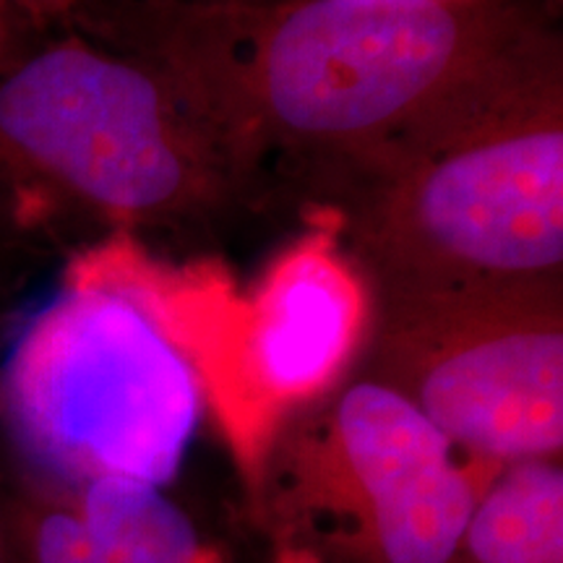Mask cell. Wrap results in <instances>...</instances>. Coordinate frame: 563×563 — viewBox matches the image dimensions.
Instances as JSON below:
<instances>
[{"label":"cell","instance_id":"cell-1","mask_svg":"<svg viewBox=\"0 0 563 563\" xmlns=\"http://www.w3.org/2000/svg\"><path fill=\"white\" fill-rule=\"evenodd\" d=\"M68 26L162 76L298 214L563 66L561 0H84Z\"/></svg>","mask_w":563,"mask_h":563},{"label":"cell","instance_id":"cell-2","mask_svg":"<svg viewBox=\"0 0 563 563\" xmlns=\"http://www.w3.org/2000/svg\"><path fill=\"white\" fill-rule=\"evenodd\" d=\"M60 32L0 70V191L16 222L70 217L89 224V243H217L279 207L162 76L70 26Z\"/></svg>","mask_w":563,"mask_h":563},{"label":"cell","instance_id":"cell-3","mask_svg":"<svg viewBox=\"0 0 563 563\" xmlns=\"http://www.w3.org/2000/svg\"><path fill=\"white\" fill-rule=\"evenodd\" d=\"M300 222L245 285L220 258L170 262L129 235L84 243L191 363L243 493L279 433L355 376L368 340L371 287L340 217L311 207Z\"/></svg>","mask_w":563,"mask_h":563},{"label":"cell","instance_id":"cell-4","mask_svg":"<svg viewBox=\"0 0 563 563\" xmlns=\"http://www.w3.org/2000/svg\"><path fill=\"white\" fill-rule=\"evenodd\" d=\"M323 209L371 292L563 282V70L467 112Z\"/></svg>","mask_w":563,"mask_h":563},{"label":"cell","instance_id":"cell-5","mask_svg":"<svg viewBox=\"0 0 563 563\" xmlns=\"http://www.w3.org/2000/svg\"><path fill=\"white\" fill-rule=\"evenodd\" d=\"M201 418L191 363L79 245L0 361V443L11 467L66 488H167Z\"/></svg>","mask_w":563,"mask_h":563},{"label":"cell","instance_id":"cell-6","mask_svg":"<svg viewBox=\"0 0 563 563\" xmlns=\"http://www.w3.org/2000/svg\"><path fill=\"white\" fill-rule=\"evenodd\" d=\"M496 473L355 373L279 433L245 506L266 551L306 563H452Z\"/></svg>","mask_w":563,"mask_h":563},{"label":"cell","instance_id":"cell-7","mask_svg":"<svg viewBox=\"0 0 563 563\" xmlns=\"http://www.w3.org/2000/svg\"><path fill=\"white\" fill-rule=\"evenodd\" d=\"M357 371L490 470L563 454V282L371 292Z\"/></svg>","mask_w":563,"mask_h":563},{"label":"cell","instance_id":"cell-8","mask_svg":"<svg viewBox=\"0 0 563 563\" xmlns=\"http://www.w3.org/2000/svg\"><path fill=\"white\" fill-rule=\"evenodd\" d=\"M452 563H563V464L514 462L477 498Z\"/></svg>","mask_w":563,"mask_h":563},{"label":"cell","instance_id":"cell-9","mask_svg":"<svg viewBox=\"0 0 563 563\" xmlns=\"http://www.w3.org/2000/svg\"><path fill=\"white\" fill-rule=\"evenodd\" d=\"M70 490L102 563H230L167 488L102 481Z\"/></svg>","mask_w":563,"mask_h":563},{"label":"cell","instance_id":"cell-10","mask_svg":"<svg viewBox=\"0 0 563 563\" xmlns=\"http://www.w3.org/2000/svg\"><path fill=\"white\" fill-rule=\"evenodd\" d=\"M84 0H0V9L16 21L30 37H45L66 30Z\"/></svg>","mask_w":563,"mask_h":563},{"label":"cell","instance_id":"cell-11","mask_svg":"<svg viewBox=\"0 0 563 563\" xmlns=\"http://www.w3.org/2000/svg\"><path fill=\"white\" fill-rule=\"evenodd\" d=\"M0 563H24L16 530V477L0 443Z\"/></svg>","mask_w":563,"mask_h":563},{"label":"cell","instance_id":"cell-12","mask_svg":"<svg viewBox=\"0 0 563 563\" xmlns=\"http://www.w3.org/2000/svg\"><path fill=\"white\" fill-rule=\"evenodd\" d=\"M32 40L37 37H30V34L21 30L9 13L0 9V70L9 66V63L16 58V55L24 51Z\"/></svg>","mask_w":563,"mask_h":563},{"label":"cell","instance_id":"cell-13","mask_svg":"<svg viewBox=\"0 0 563 563\" xmlns=\"http://www.w3.org/2000/svg\"><path fill=\"white\" fill-rule=\"evenodd\" d=\"M258 563H306V561L295 559V555H290V553L266 551V548H264V555H262V561H258Z\"/></svg>","mask_w":563,"mask_h":563},{"label":"cell","instance_id":"cell-14","mask_svg":"<svg viewBox=\"0 0 563 563\" xmlns=\"http://www.w3.org/2000/svg\"><path fill=\"white\" fill-rule=\"evenodd\" d=\"M209 3H232V0H209Z\"/></svg>","mask_w":563,"mask_h":563},{"label":"cell","instance_id":"cell-15","mask_svg":"<svg viewBox=\"0 0 563 563\" xmlns=\"http://www.w3.org/2000/svg\"><path fill=\"white\" fill-rule=\"evenodd\" d=\"M443 3H456V0H443Z\"/></svg>","mask_w":563,"mask_h":563}]
</instances>
